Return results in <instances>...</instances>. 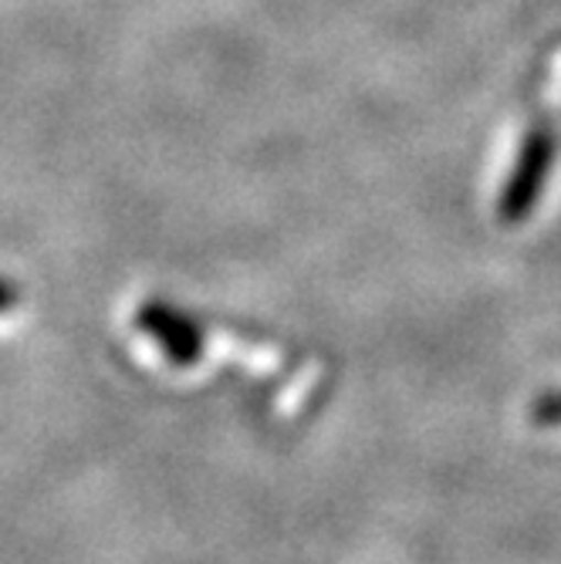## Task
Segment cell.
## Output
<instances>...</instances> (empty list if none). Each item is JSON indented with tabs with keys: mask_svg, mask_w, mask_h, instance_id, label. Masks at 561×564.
Listing matches in <instances>:
<instances>
[{
	"mask_svg": "<svg viewBox=\"0 0 561 564\" xmlns=\"http://www.w3.org/2000/svg\"><path fill=\"white\" fill-rule=\"evenodd\" d=\"M531 416H535V423H541V426H561V392L541 395V399L535 402V409H531Z\"/></svg>",
	"mask_w": 561,
	"mask_h": 564,
	"instance_id": "3",
	"label": "cell"
},
{
	"mask_svg": "<svg viewBox=\"0 0 561 564\" xmlns=\"http://www.w3.org/2000/svg\"><path fill=\"white\" fill-rule=\"evenodd\" d=\"M554 152H558V142H554L551 126L538 122L525 132L521 149L515 156V166H511V173H507L504 189L497 196L500 224L518 227L535 214L538 199L544 193V183L551 176V166H554Z\"/></svg>",
	"mask_w": 561,
	"mask_h": 564,
	"instance_id": "1",
	"label": "cell"
},
{
	"mask_svg": "<svg viewBox=\"0 0 561 564\" xmlns=\"http://www.w3.org/2000/svg\"><path fill=\"white\" fill-rule=\"evenodd\" d=\"M18 297H21L18 284H14V281H8V278H0V315L11 312V307L18 304Z\"/></svg>",
	"mask_w": 561,
	"mask_h": 564,
	"instance_id": "4",
	"label": "cell"
},
{
	"mask_svg": "<svg viewBox=\"0 0 561 564\" xmlns=\"http://www.w3.org/2000/svg\"><path fill=\"white\" fill-rule=\"evenodd\" d=\"M136 328L163 351V358L176 369H190L203 358V328L183 307L166 297H145L136 307Z\"/></svg>",
	"mask_w": 561,
	"mask_h": 564,
	"instance_id": "2",
	"label": "cell"
}]
</instances>
